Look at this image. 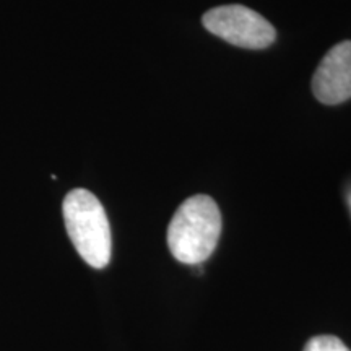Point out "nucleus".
Instances as JSON below:
<instances>
[{
  "label": "nucleus",
  "mask_w": 351,
  "mask_h": 351,
  "mask_svg": "<svg viewBox=\"0 0 351 351\" xmlns=\"http://www.w3.org/2000/svg\"><path fill=\"white\" fill-rule=\"evenodd\" d=\"M313 93L328 106L351 98V41L335 44L324 56L313 77Z\"/></svg>",
  "instance_id": "obj_4"
},
{
  "label": "nucleus",
  "mask_w": 351,
  "mask_h": 351,
  "mask_svg": "<svg viewBox=\"0 0 351 351\" xmlns=\"http://www.w3.org/2000/svg\"><path fill=\"white\" fill-rule=\"evenodd\" d=\"M202 23L215 36L243 49H265L276 39V32L269 20L238 3L212 8L202 16Z\"/></svg>",
  "instance_id": "obj_3"
},
{
  "label": "nucleus",
  "mask_w": 351,
  "mask_h": 351,
  "mask_svg": "<svg viewBox=\"0 0 351 351\" xmlns=\"http://www.w3.org/2000/svg\"><path fill=\"white\" fill-rule=\"evenodd\" d=\"M304 351H351L339 337L317 335L313 337L304 346Z\"/></svg>",
  "instance_id": "obj_5"
},
{
  "label": "nucleus",
  "mask_w": 351,
  "mask_h": 351,
  "mask_svg": "<svg viewBox=\"0 0 351 351\" xmlns=\"http://www.w3.org/2000/svg\"><path fill=\"white\" fill-rule=\"evenodd\" d=\"M221 226V213L212 197L200 194L184 200L168 228L171 254L187 265H199L217 249Z\"/></svg>",
  "instance_id": "obj_1"
},
{
  "label": "nucleus",
  "mask_w": 351,
  "mask_h": 351,
  "mask_svg": "<svg viewBox=\"0 0 351 351\" xmlns=\"http://www.w3.org/2000/svg\"><path fill=\"white\" fill-rule=\"evenodd\" d=\"M62 213L69 238L78 256L93 269H104L111 261V228L98 197L86 189H73L65 195Z\"/></svg>",
  "instance_id": "obj_2"
}]
</instances>
